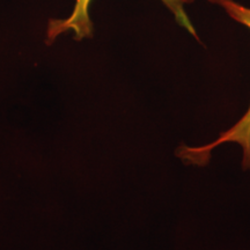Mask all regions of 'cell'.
Wrapping results in <instances>:
<instances>
[{"label": "cell", "instance_id": "6da1fadb", "mask_svg": "<svg viewBox=\"0 0 250 250\" xmlns=\"http://www.w3.org/2000/svg\"><path fill=\"white\" fill-rule=\"evenodd\" d=\"M215 5L221 6L225 12L236 22L250 29V8L237 4L234 0H208ZM225 143H236L242 147V166L250 170V104L248 110L237 123L225 131L214 142L199 147H181L179 154L184 160L197 165H205L210 159L211 151Z\"/></svg>", "mask_w": 250, "mask_h": 250}, {"label": "cell", "instance_id": "7a4b0ae2", "mask_svg": "<svg viewBox=\"0 0 250 250\" xmlns=\"http://www.w3.org/2000/svg\"><path fill=\"white\" fill-rule=\"evenodd\" d=\"M93 0H76V4L72 9V13L66 19H58V20H51L48 26V36L49 40H55L56 37L66 31H73L78 40L85 39V37L92 36L93 34V22L89 17V7ZM167 6L171 13L174 14L181 26L186 28L190 34L197 36L196 30L190 22L184 6L191 4L193 0H161Z\"/></svg>", "mask_w": 250, "mask_h": 250}]
</instances>
